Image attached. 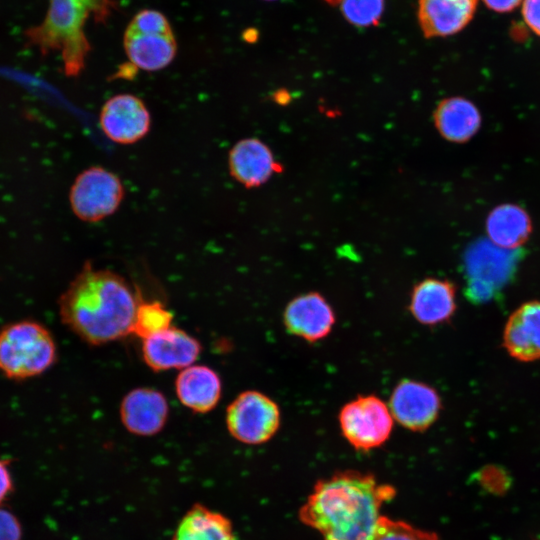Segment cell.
Returning a JSON list of instances; mask_svg holds the SVG:
<instances>
[{"label": "cell", "mask_w": 540, "mask_h": 540, "mask_svg": "<svg viewBox=\"0 0 540 540\" xmlns=\"http://www.w3.org/2000/svg\"><path fill=\"white\" fill-rule=\"evenodd\" d=\"M518 259L517 251L487 240L472 244L465 254L467 297L475 303L492 299L514 275Z\"/></svg>", "instance_id": "obj_6"}, {"label": "cell", "mask_w": 540, "mask_h": 540, "mask_svg": "<svg viewBox=\"0 0 540 540\" xmlns=\"http://www.w3.org/2000/svg\"><path fill=\"white\" fill-rule=\"evenodd\" d=\"M172 540H236L231 521L196 504L180 520Z\"/></svg>", "instance_id": "obj_22"}, {"label": "cell", "mask_w": 540, "mask_h": 540, "mask_svg": "<svg viewBox=\"0 0 540 540\" xmlns=\"http://www.w3.org/2000/svg\"><path fill=\"white\" fill-rule=\"evenodd\" d=\"M267 1H272V0H267Z\"/></svg>", "instance_id": "obj_31"}, {"label": "cell", "mask_w": 540, "mask_h": 540, "mask_svg": "<svg viewBox=\"0 0 540 540\" xmlns=\"http://www.w3.org/2000/svg\"><path fill=\"white\" fill-rule=\"evenodd\" d=\"M434 122L438 132L451 142L462 143L472 138L481 124L478 108L462 97L442 100L435 109Z\"/></svg>", "instance_id": "obj_20"}, {"label": "cell", "mask_w": 540, "mask_h": 540, "mask_svg": "<svg viewBox=\"0 0 540 540\" xmlns=\"http://www.w3.org/2000/svg\"><path fill=\"white\" fill-rule=\"evenodd\" d=\"M123 44L132 65L144 71L167 67L177 52L168 19L152 9L141 10L132 18L125 30Z\"/></svg>", "instance_id": "obj_5"}, {"label": "cell", "mask_w": 540, "mask_h": 540, "mask_svg": "<svg viewBox=\"0 0 540 540\" xmlns=\"http://www.w3.org/2000/svg\"><path fill=\"white\" fill-rule=\"evenodd\" d=\"M521 12L526 25L540 36V0H523Z\"/></svg>", "instance_id": "obj_27"}, {"label": "cell", "mask_w": 540, "mask_h": 540, "mask_svg": "<svg viewBox=\"0 0 540 540\" xmlns=\"http://www.w3.org/2000/svg\"><path fill=\"white\" fill-rule=\"evenodd\" d=\"M123 197L124 187L120 178L100 166L81 172L69 193L74 214L85 222H98L112 215Z\"/></svg>", "instance_id": "obj_9"}, {"label": "cell", "mask_w": 540, "mask_h": 540, "mask_svg": "<svg viewBox=\"0 0 540 540\" xmlns=\"http://www.w3.org/2000/svg\"><path fill=\"white\" fill-rule=\"evenodd\" d=\"M139 301L124 277L86 263L60 296L59 313L81 340L98 346L132 334Z\"/></svg>", "instance_id": "obj_2"}, {"label": "cell", "mask_w": 540, "mask_h": 540, "mask_svg": "<svg viewBox=\"0 0 540 540\" xmlns=\"http://www.w3.org/2000/svg\"><path fill=\"white\" fill-rule=\"evenodd\" d=\"M175 393L183 406L204 414L212 411L221 399L222 380L209 366L193 364L178 373Z\"/></svg>", "instance_id": "obj_18"}, {"label": "cell", "mask_w": 540, "mask_h": 540, "mask_svg": "<svg viewBox=\"0 0 540 540\" xmlns=\"http://www.w3.org/2000/svg\"><path fill=\"white\" fill-rule=\"evenodd\" d=\"M324 1L330 5H337L341 2V0H324Z\"/></svg>", "instance_id": "obj_30"}, {"label": "cell", "mask_w": 540, "mask_h": 540, "mask_svg": "<svg viewBox=\"0 0 540 540\" xmlns=\"http://www.w3.org/2000/svg\"><path fill=\"white\" fill-rule=\"evenodd\" d=\"M370 540H439L429 531L416 528L404 521L392 520L384 515Z\"/></svg>", "instance_id": "obj_25"}, {"label": "cell", "mask_w": 540, "mask_h": 540, "mask_svg": "<svg viewBox=\"0 0 540 540\" xmlns=\"http://www.w3.org/2000/svg\"><path fill=\"white\" fill-rule=\"evenodd\" d=\"M408 309L420 324H443L456 310V288L452 282L445 279H423L413 287Z\"/></svg>", "instance_id": "obj_16"}, {"label": "cell", "mask_w": 540, "mask_h": 540, "mask_svg": "<svg viewBox=\"0 0 540 540\" xmlns=\"http://www.w3.org/2000/svg\"><path fill=\"white\" fill-rule=\"evenodd\" d=\"M388 406L396 422L406 429L422 432L438 418L441 399L430 385L403 379L393 389Z\"/></svg>", "instance_id": "obj_10"}, {"label": "cell", "mask_w": 540, "mask_h": 540, "mask_svg": "<svg viewBox=\"0 0 540 540\" xmlns=\"http://www.w3.org/2000/svg\"><path fill=\"white\" fill-rule=\"evenodd\" d=\"M336 322L332 306L318 292H307L291 299L283 313L288 333L309 343L327 337Z\"/></svg>", "instance_id": "obj_12"}, {"label": "cell", "mask_w": 540, "mask_h": 540, "mask_svg": "<svg viewBox=\"0 0 540 540\" xmlns=\"http://www.w3.org/2000/svg\"><path fill=\"white\" fill-rule=\"evenodd\" d=\"M115 9L113 0H49L43 21L29 28L25 36L43 54L60 52L65 73L75 76L91 50L85 34L88 19L105 22Z\"/></svg>", "instance_id": "obj_3"}, {"label": "cell", "mask_w": 540, "mask_h": 540, "mask_svg": "<svg viewBox=\"0 0 540 540\" xmlns=\"http://www.w3.org/2000/svg\"><path fill=\"white\" fill-rule=\"evenodd\" d=\"M228 167L231 176L247 188L259 187L281 170L270 148L256 138L242 139L231 148Z\"/></svg>", "instance_id": "obj_17"}, {"label": "cell", "mask_w": 540, "mask_h": 540, "mask_svg": "<svg viewBox=\"0 0 540 540\" xmlns=\"http://www.w3.org/2000/svg\"><path fill=\"white\" fill-rule=\"evenodd\" d=\"M225 422L234 439L243 444L259 445L269 441L278 431L281 411L266 394L246 390L228 405Z\"/></svg>", "instance_id": "obj_8"}, {"label": "cell", "mask_w": 540, "mask_h": 540, "mask_svg": "<svg viewBox=\"0 0 540 540\" xmlns=\"http://www.w3.org/2000/svg\"><path fill=\"white\" fill-rule=\"evenodd\" d=\"M57 348L42 324L23 320L0 330V371L14 380L38 376L55 362Z\"/></svg>", "instance_id": "obj_4"}, {"label": "cell", "mask_w": 540, "mask_h": 540, "mask_svg": "<svg viewBox=\"0 0 540 540\" xmlns=\"http://www.w3.org/2000/svg\"><path fill=\"white\" fill-rule=\"evenodd\" d=\"M200 342L181 328H170L142 340V358L153 371L184 369L201 354Z\"/></svg>", "instance_id": "obj_13"}, {"label": "cell", "mask_w": 540, "mask_h": 540, "mask_svg": "<svg viewBox=\"0 0 540 540\" xmlns=\"http://www.w3.org/2000/svg\"><path fill=\"white\" fill-rule=\"evenodd\" d=\"M120 419L130 433L153 436L166 425L169 405L165 395L157 389L138 387L130 390L119 407Z\"/></svg>", "instance_id": "obj_14"}, {"label": "cell", "mask_w": 540, "mask_h": 540, "mask_svg": "<svg viewBox=\"0 0 540 540\" xmlns=\"http://www.w3.org/2000/svg\"><path fill=\"white\" fill-rule=\"evenodd\" d=\"M173 317V313L162 302L140 299L134 316L132 334L142 340L149 338L173 326Z\"/></svg>", "instance_id": "obj_23"}, {"label": "cell", "mask_w": 540, "mask_h": 540, "mask_svg": "<svg viewBox=\"0 0 540 540\" xmlns=\"http://www.w3.org/2000/svg\"><path fill=\"white\" fill-rule=\"evenodd\" d=\"M103 133L113 142L133 144L150 130L151 116L144 102L129 93L109 98L99 117Z\"/></svg>", "instance_id": "obj_11"}, {"label": "cell", "mask_w": 540, "mask_h": 540, "mask_svg": "<svg viewBox=\"0 0 540 540\" xmlns=\"http://www.w3.org/2000/svg\"><path fill=\"white\" fill-rule=\"evenodd\" d=\"M491 10L498 13L511 12L518 7L523 0H482Z\"/></svg>", "instance_id": "obj_29"}, {"label": "cell", "mask_w": 540, "mask_h": 540, "mask_svg": "<svg viewBox=\"0 0 540 540\" xmlns=\"http://www.w3.org/2000/svg\"><path fill=\"white\" fill-rule=\"evenodd\" d=\"M531 228L527 212L514 204L497 206L486 220V231L491 242L508 250L522 245L528 239Z\"/></svg>", "instance_id": "obj_21"}, {"label": "cell", "mask_w": 540, "mask_h": 540, "mask_svg": "<svg viewBox=\"0 0 540 540\" xmlns=\"http://www.w3.org/2000/svg\"><path fill=\"white\" fill-rule=\"evenodd\" d=\"M396 489L370 473L340 471L319 480L299 510L300 521L322 540H370L382 517L381 508Z\"/></svg>", "instance_id": "obj_1"}, {"label": "cell", "mask_w": 540, "mask_h": 540, "mask_svg": "<svg viewBox=\"0 0 540 540\" xmlns=\"http://www.w3.org/2000/svg\"><path fill=\"white\" fill-rule=\"evenodd\" d=\"M340 9L345 19L357 27L379 24L384 12V0H341Z\"/></svg>", "instance_id": "obj_24"}, {"label": "cell", "mask_w": 540, "mask_h": 540, "mask_svg": "<svg viewBox=\"0 0 540 540\" xmlns=\"http://www.w3.org/2000/svg\"><path fill=\"white\" fill-rule=\"evenodd\" d=\"M503 342L508 353L520 361L540 358V302L521 305L509 317Z\"/></svg>", "instance_id": "obj_19"}, {"label": "cell", "mask_w": 540, "mask_h": 540, "mask_svg": "<svg viewBox=\"0 0 540 540\" xmlns=\"http://www.w3.org/2000/svg\"><path fill=\"white\" fill-rule=\"evenodd\" d=\"M478 0H418L417 18L425 38L447 37L473 19Z\"/></svg>", "instance_id": "obj_15"}, {"label": "cell", "mask_w": 540, "mask_h": 540, "mask_svg": "<svg viewBox=\"0 0 540 540\" xmlns=\"http://www.w3.org/2000/svg\"><path fill=\"white\" fill-rule=\"evenodd\" d=\"M343 437L356 450L383 445L391 435L394 418L388 404L376 395H359L342 406L338 416Z\"/></svg>", "instance_id": "obj_7"}, {"label": "cell", "mask_w": 540, "mask_h": 540, "mask_svg": "<svg viewBox=\"0 0 540 540\" xmlns=\"http://www.w3.org/2000/svg\"><path fill=\"white\" fill-rule=\"evenodd\" d=\"M12 477L8 464L0 458V504L7 498L12 490Z\"/></svg>", "instance_id": "obj_28"}, {"label": "cell", "mask_w": 540, "mask_h": 540, "mask_svg": "<svg viewBox=\"0 0 540 540\" xmlns=\"http://www.w3.org/2000/svg\"><path fill=\"white\" fill-rule=\"evenodd\" d=\"M21 526L9 510L0 507V540H20Z\"/></svg>", "instance_id": "obj_26"}]
</instances>
